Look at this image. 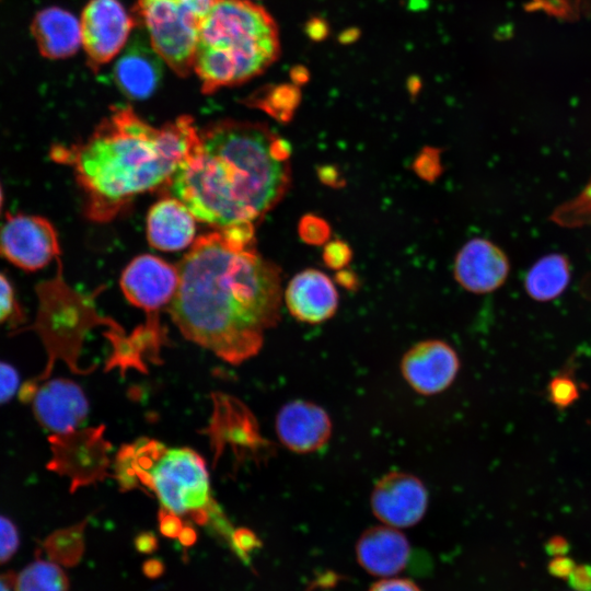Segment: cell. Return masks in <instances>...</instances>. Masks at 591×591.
Listing matches in <instances>:
<instances>
[{
    "mask_svg": "<svg viewBox=\"0 0 591 591\" xmlns=\"http://www.w3.org/2000/svg\"><path fill=\"white\" fill-rule=\"evenodd\" d=\"M252 243L224 231L199 236L177 267L170 303L185 338L233 364L259 351L280 316V270Z\"/></svg>",
    "mask_w": 591,
    "mask_h": 591,
    "instance_id": "1",
    "label": "cell"
},
{
    "mask_svg": "<svg viewBox=\"0 0 591 591\" xmlns=\"http://www.w3.org/2000/svg\"><path fill=\"white\" fill-rule=\"evenodd\" d=\"M289 143L262 123L208 125L171 177V195L220 230L254 224L287 193Z\"/></svg>",
    "mask_w": 591,
    "mask_h": 591,
    "instance_id": "2",
    "label": "cell"
},
{
    "mask_svg": "<svg viewBox=\"0 0 591 591\" xmlns=\"http://www.w3.org/2000/svg\"><path fill=\"white\" fill-rule=\"evenodd\" d=\"M198 132L187 115L153 127L132 108L118 107L85 141L56 146L50 155L73 170L88 217L103 221L137 195L169 183Z\"/></svg>",
    "mask_w": 591,
    "mask_h": 591,
    "instance_id": "3",
    "label": "cell"
},
{
    "mask_svg": "<svg viewBox=\"0 0 591 591\" xmlns=\"http://www.w3.org/2000/svg\"><path fill=\"white\" fill-rule=\"evenodd\" d=\"M279 54L278 26L262 5L216 0L200 21L194 71L210 94L259 76Z\"/></svg>",
    "mask_w": 591,
    "mask_h": 591,
    "instance_id": "4",
    "label": "cell"
},
{
    "mask_svg": "<svg viewBox=\"0 0 591 591\" xmlns=\"http://www.w3.org/2000/svg\"><path fill=\"white\" fill-rule=\"evenodd\" d=\"M126 455L130 460L127 473L149 486L167 511L190 514L198 522L206 520L211 502L210 480L205 460L196 451L141 441Z\"/></svg>",
    "mask_w": 591,
    "mask_h": 591,
    "instance_id": "5",
    "label": "cell"
},
{
    "mask_svg": "<svg viewBox=\"0 0 591 591\" xmlns=\"http://www.w3.org/2000/svg\"><path fill=\"white\" fill-rule=\"evenodd\" d=\"M135 12L161 59L177 76H188L202 18L181 0H137Z\"/></svg>",
    "mask_w": 591,
    "mask_h": 591,
    "instance_id": "6",
    "label": "cell"
},
{
    "mask_svg": "<svg viewBox=\"0 0 591 591\" xmlns=\"http://www.w3.org/2000/svg\"><path fill=\"white\" fill-rule=\"evenodd\" d=\"M60 253L53 223L38 215H8L0 223V258L25 270L46 267Z\"/></svg>",
    "mask_w": 591,
    "mask_h": 591,
    "instance_id": "7",
    "label": "cell"
},
{
    "mask_svg": "<svg viewBox=\"0 0 591 591\" xmlns=\"http://www.w3.org/2000/svg\"><path fill=\"white\" fill-rule=\"evenodd\" d=\"M80 23L88 65L97 71L125 48L137 22L119 0H90Z\"/></svg>",
    "mask_w": 591,
    "mask_h": 591,
    "instance_id": "8",
    "label": "cell"
},
{
    "mask_svg": "<svg viewBox=\"0 0 591 591\" xmlns=\"http://www.w3.org/2000/svg\"><path fill=\"white\" fill-rule=\"evenodd\" d=\"M429 495L417 476L393 471L383 475L373 486L370 505L374 517L396 529L416 525L425 517Z\"/></svg>",
    "mask_w": 591,
    "mask_h": 591,
    "instance_id": "9",
    "label": "cell"
},
{
    "mask_svg": "<svg viewBox=\"0 0 591 591\" xmlns=\"http://www.w3.org/2000/svg\"><path fill=\"white\" fill-rule=\"evenodd\" d=\"M459 370L456 351L441 339H426L415 344L401 360L404 380L421 395H434L447 390Z\"/></svg>",
    "mask_w": 591,
    "mask_h": 591,
    "instance_id": "10",
    "label": "cell"
},
{
    "mask_svg": "<svg viewBox=\"0 0 591 591\" xmlns=\"http://www.w3.org/2000/svg\"><path fill=\"white\" fill-rule=\"evenodd\" d=\"M179 282L178 269L150 254L135 257L120 276L126 299L146 311H157L170 304Z\"/></svg>",
    "mask_w": 591,
    "mask_h": 591,
    "instance_id": "11",
    "label": "cell"
},
{
    "mask_svg": "<svg viewBox=\"0 0 591 591\" xmlns=\"http://www.w3.org/2000/svg\"><path fill=\"white\" fill-rule=\"evenodd\" d=\"M31 408L37 422L55 433H67L88 416L89 404L82 389L69 379H50L31 396Z\"/></svg>",
    "mask_w": 591,
    "mask_h": 591,
    "instance_id": "12",
    "label": "cell"
},
{
    "mask_svg": "<svg viewBox=\"0 0 591 591\" xmlns=\"http://www.w3.org/2000/svg\"><path fill=\"white\" fill-rule=\"evenodd\" d=\"M333 425L320 405L296 399L283 405L276 417V432L290 451L306 454L322 449L331 439Z\"/></svg>",
    "mask_w": 591,
    "mask_h": 591,
    "instance_id": "13",
    "label": "cell"
},
{
    "mask_svg": "<svg viewBox=\"0 0 591 591\" xmlns=\"http://www.w3.org/2000/svg\"><path fill=\"white\" fill-rule=\"evenodd\" d=\"M163 60L152 48L144 32H137L123 49L114 67L119 91L130 100H146L159 88Z\"/></svg>",
    "mask_w": 591,
    "mask_h": 591,
    "instance_id": "14",
    "label": "cell"
},
{
    "mask_svg": "<svg viewBox=\"0 0 591 591\" xmlns=\"http://www.w3.org/2000/svg\"><path fill=\"white\" fill-rule=\"evenodd\" d=\"M506 254L493 242L476 237L470 240L454 260V277L460 286L474 293L498 289L509 274Z\"/></svg>",
    "mask_w": 591,
    "mask_h": 591,
    "instance_id": "15",
    "label": "cell"
},
{
    "mask_svg": "<svg viewBox=\"0 0 591 591\" xmlns=\"http://www.w3.org/2000/svg\"><path fill=\"white\" fill-rule=\"evenodd\" d=\"M412 545L399 531L385 524L367 529L356 543V558L370 575L397 577L408 565Z\"/></svg>",
    "mask_w": 591,
    "mask_h": 591,
    "instance_id": "16",
    "label": "cell"
},
{
    "mask_svg": "<svg viewBox=\"0 0 591 591\" xmlns=\"http://www.w3.org/2000/svg\"><path fill=\"white\" fill-rule=\"evenodd\" d=\"M285 302L296 320L306 324H320L336 313L338 292L326 274L309 268L298 273L289 281Z\"/></svg>",
    "mask_w": 591,
    "mask_h": 591,
    "instance_id": "17",
    "label": "cell"
},
{
    "mask_svg": "<svg viewBox=\"0 0 591 591\" xmlns=\"http://www.w3.org/2000/svg\"><path fill=\"white\" fill-rule=\"evenodd\" d=\"M196 218L177 198L158 200L147 216V239L150 245L165 252L179 251L195 237Z\"/></svg>",
    "mask_w": 591,
    "mask_h": 591,
    "instance_id": "18",
    "label": "cell"
},
{
    "mask_svg": "<svg viewBox=\"0 0 591 591\" xmlns=\"http://www.w3.org/2000/svg\"><path fill=\"white\" fill-rule=\"evenodd\" d=\"M31 32L39 54L48 59L71 57L82 44L80 21L58 7L38 11L32 21Z\"/></svg>",
    "mask_w": 591,
    "mask_h": 591,
    "instance_id": "19",
    "label": "cell"
},
{
    "mask_svg": "<svg viewBox=\"0 0 591 591\" xmlns=\"http://www.w3.org/2000/svg\"><path fill=\"white\" fill-rule=\"evenodd\" d=\"M570 279V267L565 256L551 254L538 259L528 271L525 289L537 301L559 297Z\"/></svg>",
    "mask_w": 591,
    "mask_h": 591,
    "instance_id": "20",
    "label": "cell"
},
{
    "mask_svg": "<svg viewBox=\"0 0 591 591\" xmlns=\"http://www.w3.org/2000/svg\"><path fill=\"white\" fill-rule=\"evenodd\" d=\"M14 591H68L63 570L55 563L38 559L14 576Z\"/></svg>",
    "mask_w": 591,
    "mask_h": 591,
    "instance_id": "21",
    "label": "cell"
},
{
    "mask_svg": "<svg viewBox=\"0 0 591 591\" xmlns=\"http://www.w3.org/2000/svg\"><path fill=\"white\" fill-rule=\"evenodd\" d=\"M299 101L300 92L293 85H277L273 89H266L264 93L256 97L257 106L280 120L291 118Z\"/></svg>",
    "mask_w": 591,
    "mask_h": 591,
    "instance_id": "22",
    "label": "cell"
},
{
    "mask_svg": "<svg viewBox=\"0 0 591 591\" xmlns=\"http://www.w3.org/2000/svg\"><path fill=\"white\" fill-rule=\"evenodd\" d=\"M579 387L571 376L558 374L547 385L548 401L558 408H567L579 397Z\"/></svg>",
    "mask_w": 591,
    "mask_h": 591,
    "instance_id": "23",
    "label": "cell"
},
{
    "mask_svg": "<svg viewBox=\"0 0 591 591\" xmlns=\"http://www.w3.org/2000/svg\"><path fill=\"white\" fill-rule=\"evenodd\" d=\"M299 234L306 244L321 245L329 239L331 228L324 219L306 215L299 222Z\"/></svg>",
    "mask_w": 591,
    "mask_h": 591,
    "instance_id": "24",
    "label": "cell"
},
{
    "mask_svg": "<svg viewBox=\"0 0 591 591\" xmlns=\"http://www.w3.org/2000/svg\"><path fill=\"white\" fill-rule=\"evenodd\" d=\"M21 375L18 369L0 360V406L9 403L21 392Z\"/></svg>",
    "mask_w": 591,
    "mask_h": 591,
    "instance_id": "25",
    "label": "cell"
},
{
    "mask_svg": "<svg viewBox=\"0 0 591 591\" xmlns=\"http://www.w3.org/2000/svg\"><path fill=\"white\" fill-rule=\"evenodd\" d=\"M19 544L20 536L15 524L8 517L0 514V565L14 555Z\"/></svg>",
    "mask_w": 591,
    "mask_h": 591,
    "instance_id": "26",
    "label": "cell"
},
{
    "mask_svg": "<svg viewBox=\"0 0 591 591\" xmlns=\"http://www.w3.org/2000/svg\"><path fill=\"white\" fill-rule=\"evenodd\" d=\"M351 257V248L341 240L329 241L324 246L323 260L325 265L332 269H344Z\"/></svg>",
    "mask_w": 591,
    "mask_h": 591,
    "instance_id": "27",
    "label": "cell"
},
{
    "mask_svg": "<svg viewBox=\"0 0 591 591\" xmlns=\"http://www.w3.org/2000/svg\"><path fill=\"white\" fill-rule=\"evenodd\" d=\"M18 310V300L10 280L0 273V325L11 320Z\"/></svg>",
    "mask_w": 591,
    "mask_h": 591,
    "instance_id": "28",
    "label": "cell"
},
{
    "mask_svg": "<svg viewBox=\"0 0 591 591\" xmlns=\"http://www.w3.org/2000/svg\"><path fill=\"white\" fill-rule=\"evenodd\" d=\"M369 591H422L417 583L406 578H382L374 582Z\"/></svg>",
    "mask_w": 591,
    "mask_h": 591,
    "instance_id": "29",
    "label": "cell"
},
{
    "mask_svg": "<svg viewBox=\"0 0 591 591\" xmlns=\"http://www.w3.org/2000/svg\"><path fill=\"white\" fill-rule=\"evenodd\" d=\"M568 582L575 591H591V565H576Z\"/></svg>",
    "mask_w": 591,
    "mask_h": 591,
    "instance_id": "30",
    "label": "cell"
},
{
    "mask_svg": "<svg viewBox=\"0 0 591 591\" xmlns=\"http://www.w3.org/2000/svg\"><path fill=\"white\" fill-rule=\"evenodd\" d=\"M416 171L424 178L429 176L432 178L433 175H437L440 171V163L438 155H434L433 150H425L421 155L417 159Z\"/></svg>",
    "mask_w": 591,
    "mask_h": 591,
    "instance_id": "31",
    "label": "cell"
},
{
    "mask_svg": "<svg viewBox=\"0 0 591 591\" xmlns=\"http://www.w3.org/2000/svg\"><path fill=\"white\" fill-rule=\"evenodd\" d=\"M233 545L242 556L258 546L256 536L248 530L236 531L232 536Z\"/></svg>",
    "mask_w": 591,
    "mask_h": 591,
    "instance_id": "32",
    "label": "cell"
},
{
    "mask_svg": "<svg viewBox=\"0 0 591 591\" xmlns=\"http://www.w3.org/2000/svg\"><path fill=\"white\" fill-rule=\"evenodd\" d=\"M575 566L576 564L571 558L566 557L565 555L556 556L548 564V571L556 578L568 579Z\"/></svg>",
    "mask_w": 591,
    "mask_h": 591,
    "instance_id": "33",
    "label": "cell"
},
{
    "mask_svg": "<svg viewBox=\"0 0 591 591\" xmlns=\"http://www.w3.org/2000/svg\"><path fill=\"white\" fill-rule=\"evenodd\" d=\"M161 531L164 535L175 537L181 533V521L178 517L170 511L164 513L160 520Z\"/></svg>",
    "mask_w": 591,
    "mask_h": 591,
    "instance_id": "34",
    "label": "cell"
},
{
    "mask_svg": "<svg viewBox=\"0 0 591 591\" xmlns=\"http://www.w3.org/2000/svg\"><path fill=\"white\" fill-rule=\"evenodd\" d=\"M568 551L569 544L561 536H554L546 544V552L554 557L566 555Z\"/></svg>",
    "mask_w": 591,
    "mask_h": 591,
    "instance_id": "35",
    "label": "cell"
},
{
    "mask_svg": "<svg viewBox=\"0 0 591 591\" xmlns=\"http://www.w3.org/2000/svg\"><path fill=\"white\" fill-rule=\"evenodd\" d=\"M184 3H186L189 8H192L197 14H199L201 18L206 14V12L210 9V7L215 3L216 0H181Z\"/></svg>",
    "mask_w": 591,
    "mask_h": 591,
    "instance_id": "36",
    "label": "cell"
},
{
    "mask_svg": "<svg viewBox=\"0 0 591 591\" xmlns=\"http://www.w3.org/2000/svg\"><path fill=\"white\" fill-rule=\"evenodd\" d=\"M336 280L347 289H354L356 287L357 280L355 274L350 270L340 269L336 275Z\"/></svg>",
    "mask_w": 591,
    "mask_h": 591,
    "instance_id": "37",
    "label": "cell"
},
{
    "mask_svg": "<svg viewBox=\"0 0 591 591\" xmlns=\"http://www.w3.org/2000/svg\"><path fill=\"white\" fill-rule=\"evenodd\" d=\"M140 538H142V541H140L138 538V548L142 552H148V551H151L153 548V545H155V540L154 537L150 536V535H143L141 536Z\"/></svg>",
    "mask_w": 591,
    "mask_h": 591,
    "instance_id": "38",
    "label": "cell"
},
{
    "mask_svg": "<svg viewBox=\"0 0 591 591\" xmlns=\"http://www.w3.org/2000/svg\"><path fill=\"white\" fill-rule=\"evenodd\" d=\"M336 174L337 173L333 167H331V173H328L327 167H324L320 172V177L324 183L332 185L336 183V178H337Z\"/></svg>",
    "mask_w": 591,
    "mask_h": 591,
    "instance_id": "39",
    "label": "cell"
},
{
    "mask_svg": "<svg viewBox=\"0 0 591 591\" xmlns=\"http://www.w3.org/2000/svg\"><path fill=\"white\" fill-rule=\"evenodd\" d=\"M13 580L12 575H0V591H14Z\"/></svg>",
    "mask_w": 591,
    "mask_h": 591,
    "instance_id": "40",
    "label": "cell"
},
{
    "mask_svg": "<svg viewBox=\"0 0 591 591\" xmlns=\"http://www.w3.org/2000/svg\"><path fill=\"white\" fill-rule=\"evenodd\" d=\"M178 537H181V541L184 544H190L195 538V533L192 530L184 529L183 531H181Z\"/></svg>",
    "mask_w": 591,
    "mask_h": 591,
    "instance_id": "41",
    "label": "cell"
},
{
    "mask_svg": "<svg viewBox=\"0 0 591 591\" xmlns=\"http://www.w3.org/2000/svg\"><path fill=\"white\" fill-rule=\"evenodd\" d=\"M2 206H3V190H2V187L0 185V212L2 210Z\"/></svg>",
    "mask_w": 591,
    "mask_h": 591,
    "instance_id": "42",
    "label": "cell"
}]
</instances>
